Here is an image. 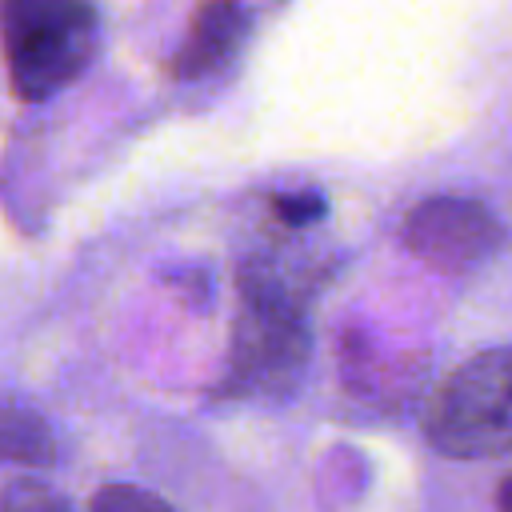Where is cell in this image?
<instances>
[{
    "label": "cell",
    "mask_w": 512,
    "mask_h": 512,
    "mask_svg": "<svg viewBox=\"0 0 512 512\" xmlns=\"http://www.w3.org/2000/svg\"><path fill=\"white\" fill-rule=\"evenodd\" d=\"M60 460V440L52 420L24 396H0V464L52 468Z\"/></svg>",
    "instance_id": "cell-6"
},
{
    "label": "cell",
    "mask_w": 512,
    "mask_h": 512,
    "mask_svg": "<svg viewBox=\"0 0 512 512\" xmlns=\"http://www.w3.org/2000/svg\"><path fill=\"white\" fill-rule=\"evenodd\" d=\"M272 216L280 224H292V228H304L312 220L324 216V196L316 188H300V192H276L272 196Z\"/></svg>",
    "instance_id": "cell-9"
},
{
    "label": "cell",
    "mask_w": 512,
    "mask_h": 512,
    "mask_svg": "<svg viewBox=\"0 0 512 512\" xmlns=\"http://www.w3.org/2000/svg\"><path fill=\"white\" fill-rule=\"evenodd\" d=\"M100 48V12L84 0H4L0 52L8 84L36 104L68 88Z\"/></svg>",
    "instance_id": "cell-2"
},
{
    "label": "cell",
    "mask_w": 512,
    "mask_h": 512,
    "mask_svg": "<svg viewBox=\"0 0 512 512\" xmlns=\"http://www.w3.org/2000/svg\"><path fill=\"white\" fill-rule=\"evenodd\" d=\"M308 352L312 332L304 320V288L264 256L244 260L236 272L232 352L216 392L228 400L288 396L304 376Z\"/></svg>",
    "instance_id": "cell-1"
},
{
    "label": "cell",
    "mask_w": 512,
    "mask_h": 512,
    "mask_svg": "<svg viewBox=\"0 0 512 512\" xmlns=\"http://www.w3.org/2000/svg\"><path fill=\"white\" fill-rule=\"evenodd\" d=\"M496 512H512V476L500 484V492H496Z\"/></svg>",
    "instance_id": "cell-10"
},
{
    "label": "cell",
    "mask_w": 512,
    "mask_h": 512,
    "mask_svg": "<svg viewBox=\"0 0 512 512\" xmlns=\"http://www.w3.org/2000/svg\"><path fill=\"white\" fill-rule=\"evenodd\" d=\"M88 512H176L164 496L148 492V488H136V484H104Z\"/></svg>",
    "instance_id": "cell-8"
},
{
    "label": "cell",
    "mask_w": 512,
    "mask_h": 512,
    "mask_svg": "<svg viewBox=\"0 0 512 512\" xmlns=\"http://www.w3.org/2000/svg\"><path fill=\"white\" fill-rule=\"evenodd\" d=\"M248 28H252V8H244L236 0L200 4L188 24V36L172 52L168 72L176 80H208V76L224 72L236 60V52L244 48Z\"/></svg>",
    "instance_id": "cell-5"
},
{
    "label": "cell",
    "mask_w": 512,
    "mask_h": 512,
    "mask_svg": "<svg viewBox=\"0 0 512 512\" xmlns=\"http://www.w3.org/2000/svg\"><path fill=\"white\" fill-rule=\"evenodd\" d=\"M424 436L452 460L512 452V344L468 356L436 384L424 408Z\"/></svg>",
    "instance_id": "cell-3"
},
{
    "label": "cell",
    "mask_w": 512,
    "mask_h": 512,
    "mask_svg": "<svg viewBox=\"0 0 512 512\" xmlns=\"http://www.w3.org/2000/svg\"><path fill=\"white\" fill-rule=\"evenodd\" d=\"M400 240L424 264H432L448 276H460V272H472L476 264H484L504 244V228L488 204H480L472 196L440 192V196L420 200L404 216Z\"/></svg>",
    "instance_id": "cell-4"
},
{
    "label": "cell",
    "mask_w": 512,
    "mask_h": 512,
    "mask_svg": "<svg viewBox=\"0 0 512 512\" xmlns=\"http://www.w3.org/2000/svg\"><path fill=\"white\" fill-rule=\"evenodd\" d=\"M0 512H72V504L44 480H12L0 492Z\"/></svg>",
    "instance_id": "cell-7"
}]
</instances>
